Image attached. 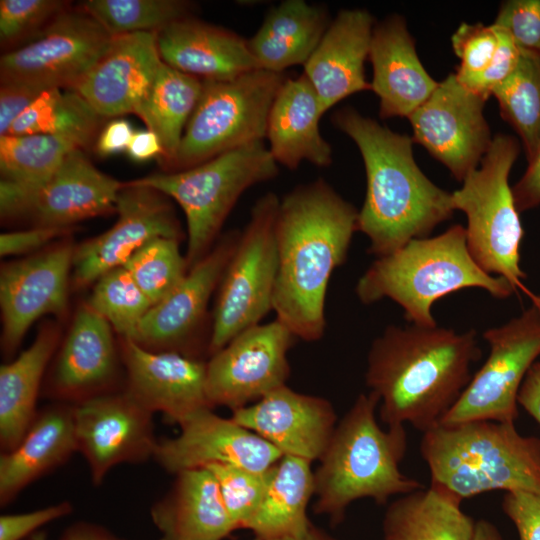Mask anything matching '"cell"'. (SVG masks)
Segmentation results:
<instances>
[{
	"mask_svg": "<svg viewBox=\"0 0 540 540\" xmlns=\"http://www.w3.org/2000/svg\"><path fill=\"white\" fill-rule=\"evenodd\" d=\"M473 540H502V537L492 523L481 519L475 523Z\"/></svg>",
	"mask_w": 540,
	"mask_h": 540,
	"instance_id": "56",
	"label": "cell"
},
{
	"mask_svg": "<svg viewBox=\"0 0 540 540\" xmlns=\"http://www.w3.org/2000/svg\"><path fill=\"white\" fill-rule=\"evenodd\" d=\"M271 468L256 472L227 464L206 467L218 483L224 505L236 529H244L259 507L270 480Z\"/></svg>",
	"mask_w": 540,
	"mask_h": 540,
	"instance_id": "42",
	"label": "cell"
},
{
	"mask_svg": "<svg viewBox=\"0 0 540 540\" xmlns=\"http://www.w3.org/2000/svg\"><path fill=\"white\" fill-rule=\"evenodd\" d=\"M73 511L69 501H62L34 511L0 516V540H24L52 521Z\"/></svg>",
	"mask_w": 540,
	"mask_h": 540,
	"instance_id": "47",
	"label": "cell"
},
{
	"mask_svg": "<svg viewBox=\"0 0 540 540\" xmlns=\"http://www.w3.org/2000/svg\"><path fill=\"white\" fill-rule=\"evenodd\" d=\"M517 402L540 425V361H535L528 370Z\"/></svg>",
	"mask_w": 540,
	"mask_h": 540,
	"instance_id": "53",
	"label": "cell"
},
{
	"mask_svg": "<svg viewBox=\"0 0 540 540\" xmlns=\"http://www.w3.org/2000/svg\"><path fill=\"white\" fill-rule=\"evenodd\" d=\"M526 51L540 54V0L504 1L493 22Z\"/></svg>",
	"mask_w": 540,
	"mask_h": 540,
	"instance_id": "45",
	"label": "cell"
},
{
	"mask_svg": "<svg viewBox=\"0 0 540 540\" xmlns=\"http://www.w3.org/2000/svg\"><path fill=\"white\" fill-rule=\"evenodd\" d=\"M357 222L358 210L321 178L280 199L273 311L296 338L323 337L328 284L347 258Z\"/></svg>",
	"mask_w": 540,
	"mask_h": 540,
	"instance_id": "1",
	"label": "cell"
},
{
	"mask_svg": "<svg viewBox=\"0 0 540 540\" xmlns=\"http://www.w3.org/2000/svg\"><path fill=\"white\" fill-rule=\"evenodd\" d=\"M327 9L304 0H286L267 13L247 40L259 69L275 73L304 64L330 25Z\"/></svg>",
	"mask_w": 540,
	"mask_h": 540,
	"instance_id": "31",
	"label": "cell"
},
{
	"mask_svg": "<svg viewBox=\"0 0 540 540\" xmlns=\"http://www.w3.org/2000/svg\"><path fill=\"white\" fill-rule=\"evenodd\" d=\"M78 141L63 135L29 134L0 137L1 180L21 185L44 183ZM83 149V148H82Z\"/></svg>",
	"mask_w": 540,
	"mask_h": 540,
	"instance_id": "38",
	"label": "cell"
},
{
	"mask_svg": "<svg viewBox=\"0 0 540 540\" xmlns=\"http://www.w3.org/2000/svg\"><path fill=\"white\" fill-rule=\"evenodd\" d=\"M469 287L482 288L499 299L516 290L508 279L481 269L469 252L466 228L456 224L440 235L413 239L376 258L359 278L355 292L363 304L389 298L401 306L412 325L435 327L433 304Z\"/></svg>",
	"mask_w": 540,
	"mask_h": 540,
	"instance_id": "5",
	"label": "cell"
},
{
	"mask_svg": "<svg viewBox=\"0 0 540 540\" xmlns=\"http://www.w3.org/2000/svg\"><path fill=\"white\" fill-rule=\"evenodd\" d=\"M520 137L527 161L540 145V54L522 50L513 72L492 93Z\"/></svg>",
	"mask_w": 540,
	"mask_h": 540,
	"instance_id": "37",
	"label": "cell"
},
{
	"mask_svg": "<svg viewBox=\"0 0 540 540\" xmlns=\"http://www.w3.org/2000/svg\"><path fill=\"white\" fill-rule=\"evenodd\" d=\"M180 239L158 237L138 249L122 266L152 306L165 299L188 273Z\"/></svg>",
	"mask_w": 540,
	"mask_h": 540,
	"instance_id": "41",
	"label": "cell"
},
{
	"mask_svg": "<svg viewBox=\"0 0 540 540\" xmlns=\"http://www.w3.org/2000/svg\"><path fill=\"white\" fill-rule=\"evenodd\" d=\"M481 357L476 332L443 327L388 326L371 344L365 382L379 397L388 426L424 433L438 425L469 384Z\"/></svg>",
	"mask_w": 540,
	"mask_h": 540,
	"instance_id": "2",
	"label": "cell"
},
{
	"mask_svg": "<svg viewBox=\"0 0 540 540\" xmlns=\"http://www.w3.org/2000/svg\"><path fill=\"white\" fill-rule=\"evenodd\" d=\"M253 540H259V539H257V538H254Z\"/></svg>",
	"mask_w": 540,
	"mask_h": 540,
	"instance_id": "60",
	"label": "cell"
},
{
	"mask_svg": "<svg viewBox=\"0 0 540 540\" xmlns=\"http://www.w3.org/2000/svg\"><path fill=\"white\" fill-rule=\"evenodd\" d=\"M460 65L454 73L467 85L483 74L492 64L499 47V31L494 25L461 23L451 38Z\"/></svg>",
	"mask_w": 540,
	"mask_h": 540,
	"instance_id": "43",
	"label": "cell"
},
{
	"mask_svg": "<svg viewBox=\"0 0 540 540\" xmlns=\"http://www.w3.org/2000/svg\"><path fill=\"white\" fill-rule=\"evenodd\" d=\"M420 453L430 485L461 500L493 490L540 492V438L514 423L438 424L423 433Z\"/></svg>",
	"mask_w": 540,
	"mask_h": 540,
	"instance_id": "6",
	"label": "cell"
},
{
	"mask_svg": "<svg viewBox=\"0 0 540 540\" xmlns=\"http://www.w3.org/2000/svg\"><path fill=\"white\" fill-rule=\"evenodd\" d=\"M150 516L161 540H223L236 530L218 483L206 468L175 474L171 488L152 505Z\"/></svg>",
	"mask_w": 540,
	"mask_h": 540,
	"instance_id": "29",
	"label": "cell"
},
{
	"mask_svg": "<svg viewBox=\"0 0 540 540\" xmlns=\"http://www.w3.org/2000/svg\"><path fill=\"white\" fill-rule=\"evenodd\" d=\"M126 371L123 389L150 412L179 426L204 409H214L206 393V361L175 352L147 350L122 339Z\"/></svg>",
	"mask_w": 540,
	"mask_h": 540,
	"instance_id": "21",
	"label": "cell"
},
{
	"mask_svg": "<svg viewBox=\"0 0 540 540\" xmlns=\"http://www.w3.org/2000/svg\"><path fill=\"white\" fill-rule=\"evenodd\" d=\"M322 115L318 95L306 75L288 77L273 102L267 124L269 151L277 164L290 170L302 161L318 167L331 165L332 148L319 130Z\"/></svg>",
	"mask_w": 540,
	"mask_h": 540,
	"instance_id": "30",
	"label": "cell"
},
{
	"mask_svg": "<svg viewBox=\"0 0 540 540\" xmlns=\"http://www.w3.org/2000/svg\"><path fill=\"white\" fill-rule=\"evenodd\" d=\"M271 540H336L330 534L324 530L316 527L314 524H310L306 531L301 534L286 536Z\"/></svg>",
	"mask_w": 540,
	"mask_h": 540,
	"instance_id": "57",
	"label": "cell"
},
{
	"mask_svg": "<svg viewBox=\"0 0 540 540\" xmlns=\"http://www.w3.org/2000/svg\"><path fill=\"white\" fill-rule=\"evenodd\" d=\"M59 540H127L95 523L80 521L70 525Z\"/></svg>",
	"mask_w": 540,
	"mask_h": 540,
	"instance_id": "55",
	"label": "cell"
},
{
	"mask_svg": "<svg viewBox=\"0 0 540 540\" xmlns=\"http://www.w3.org/2000/svg\"><path fill=\"white\" fill-rule=\"evenodd\" d=\"M74 247L54 246L29 258L7 263L0 274L1 346L13 354L30 326L41 316H63Z\"/></svg>",
	"mask_w": 540,
	"mask_h": 540,
	"instance_id": "20",
	"label": "cell"
},
{
	"mask_svg": "<svg viewBox=\"0 0 540 540\" xmlns=\"http://www.w3.org/2000/svg\"><path fill=\"white\" fill-rule=\"evenodd\" d=\"M522 177L512 187L515 206L519 213L540 205V145L529 160Z\"/></svg>",
	"mask_w": 540,
	"mask_h": 540,
	"instance_id": "51",
	"label": "cell"
},
{
	"mask_svg": "<svg viewBox=\"0 0 540 540\" xmlns=\"http://www.w3.org/2000/svg\"><path fill=\"white\" fill-rule=\"evenodd\" d=\"M112 39L81 8L66 9L27 44L1 56V81H24L43 90L74 89Z\"/></svg>",
	"mask_w": 540,
	"mask_h": 540,
	"instance_id": "13",
	"label": "cell"
},
{
	"mask_svg": "<svg viewBox=\"0 0 540 540\" xmlns=\"http://www.w3.org/2000/svg\"><path fill=\"white\" fill-rule=\"evenodd\" d=\"M332 123L355 142L364 162L367 186L357 229L369 238L370 254L389 255L452 217V193L421 171L411 137L348 106L333 114Z\"/></svg>",
	"mask_w": 540,
	"mask_h": 540,
	"instance_id": "3",
	"label": "cell"
},
{
	"mask_svg": "<svg viewBox=\"0 0 540 540\" xmlns=\"http://www.w3.org/2000/svg\"><path fill=\"white\" fill-rule=\"evenodd\" d=\"M501 506L515 525L519 540H540V492H506Z\"/></svg>",
	"mask_w": 540,
	"mask_h": 540,
	"instance_id": "48",
	"label": "cell"
},
{
	"mask_svg": "<svg viewBox=\"0 0 540 540\" xmlns=\"http://www.w3.org/2000/svg\"><path fill=\"white\" fill-rule=\"evenodd\" d=\"M485 103L452 73L408 117L413 141L460 182L479 166L493 140L483 113Z\"/></svg>",
	"mask_w": 540,
	"mask_h": 540,
	"instance_id": "16",
	"label": "cell"
},
{
	"mask_svg": "<svg viewBox=\"0 0 540 540\" xmlns=\"http://www.w3.org/2000/svg\"><path fill=\"white\" fill-rule=\"evenodd\" d=\"M295 339L278 319L239 333L206 361V393L215 408L248 406L286 385Z\"/></svg>",
	"mask_w": 540,
	"mask_h": 540,
	"instance_id": "15",
	"label": "cell"
},
{
	"mask_svg": "<svg viewBox=\"0 0 540 540\" xmlns=\"http://www.w3.org/2000/svg\"><path fill=\"white\" fill-rule=\"evenodd\" d=\"M156 42L165 64L201 80H230L259 69L247 40L192 16L162 29Z\"/></svg>",
	"mask_w": 540,
	"mask_h": 540,
	"instance_id": "27",
	"label": "cell"
},
{
	"mask_svg": "<svg viewBox=\"0 0 540 540\" xmlns=\"http://www.w3.org/2000/svg\"><path fill=\"white\" fill-rule=\"evenodd\" d=\"M314 492L311 463L283 455L271 468L263 499L244 529L259 540L303 533L311 524L307 508Z\"/></svg>",
	"mask_w": 540,
	"mask_h": 540,
	"instance_id": "34",
	"label": "cell"
},
{
	"mask_svg": "<svg viewBox=\"0 0 540 540\" xmlns=\"http://www.w3.org/2000/svg\"><path fill=\"white\" fill-rule=\"evenodd\" d=\"M72 228L36 226L28 230L3 233L0 236V254L10 256L33 252L67 234Z\"/></svg>",
	"mask_w": 540,
	"mask_h": 540,
	"instance_id": "50",
	"label": "cell"
},
{
	"mask_svg": "<svg viewBox=\"0 0 540 540\" xmlns=\"http://www.w3.org/2000/svg\"><path fill=\"white\" fill-rule=\"evenodd\" d=\"M179 435L157 441L153 459L168 473L235 465L256 472L269 470L283 456L272 444L230 418L204 409L180 425Z\"/></svg>",
	"mask_w": 540,
	"mask_h": 540,
	"instance_id": "19",
	"label": "cell"
},
{
	"mask_svg": "<svg viewBox=\"0 0 540 540\" xmlns=\"http://www.w3.org/2000/svg\"><path fill=\"white\" fill-rule=\"evenodd\" d=\"M461 502L432 485L401 495L386 509L383 540H473L476 522Z\"/></svg>",
	"mask_w": 540,
	"mask_h": 540,
	"instance_id": "33",
	"label": "cell"
},
{
	"mask_svg": "<svg viewBox=\"0 0 540 540\" xmlns=\"http://www.w3.org/2000/svg\"><path fill=\"white\" fill-rule=\"evenodd\" d=\"M375 20L365 9L338 12L304 64L323 114L344 98L371 90L364 63L369 58Z\"/></svg>",
	"mask_w": 540,
	"mask_h": 540,
	"instance_id": "25",
	"label": "cell"
},
{
	"mask_svg": "<svg viewBox=\"0 0 540 540\" xmlns=\"http://www.w3.org/2000/svg\"><path fill=\"white\" fill-rule=\"evenodd\" d=\"M490 353L439 424L490 420L514 423L522 382L540 355V308L484 332Z\"/></svg>",
	"mask_w": 540,
	"mask_h": 540,
	"instance_id": "11",
	"label": "cell"
},
{
	"mask_svg": "<svg viewBox=\"0 0 540 540\" xmlns=\"http://www.w3.org/2000/svg\"><path fill=\"white\" fill-rule=\"evenodd\" d=\"M124 184L98 170L82 148H75L40 185L1 180V217H26L42 227H72L77 222L116 212Z\"/></svg>",
	"mask_w": 540,
	"mask_h": 540,
	"instance_id": "12",
	"label": "cell"
},
{
	"mask_svg": "<svg viewBox=\"0 0 540 540\" xmlns=\"http://www.w3.org/2000/svg\"><path fill=\"white\" fill-rule=\"evenodd\" d=\"M24 540H48V538L45 532L38 531Z\"/></svg>",
	"mask_w": 540,
	"mask_h": 540,
	"instance_id": "58",
	"label": "cell"
},
{
	"mask_svg": "<svg viewBox=\"0 0 540 540\" xmlns=\"http://www.w3.org/2000/svg\"><path fill=\"white\" fill-rule=\"evenodd\" d=\"M203 80L178 71L163 61L134 114L154 132L162 145L165 171L176 159L186 125L199 101Z\"/></svg>",
	"mask_w": 540,
	"mask_h": 540,
	"instance_id": "35",
	"label": "cell"
},
{
	"mask_svg": "<svg viewBox=\"0 0 540 540\" xmlns=\"http://www.w3.org/2000/svg\"><path fill=\"white\" fill-rule=\"evenodd\" d=\"M133 134L134 131L129 121L115 118L101 130L95 145L96 151L103 157L127 151Z\"/></svg>",
	"mask_w": 540,
	"mask_h": 540,
	"instance_id": "52",
	"label": "cell"
},
{
	"mask_svg": "<svg viewBox=\"0 0 540 540\" xmlns=\"http://www.w3.org/2000/svg\"><path fill=\"white\" fill-rule=\"evenodd\" d=\"M277 162L264 141L222 153L189 169L155 173L131 182L174 199L187 223L188 269L204 258L240 196L251 186L278 175Z\"/></svg>",
	"mask_w": 540,
	"mask_h": 540,
	"instance_id": "7",
	"label": "cell"
},
{
	"mask_svg": "<svg viewBox=\"0 0 540 540\" xmlns=\"http://www.w3.org/2000/svg\"><path fill=\"white\" fill-rule=\"evenodd\" d=\"M116 213L118 219L110 229L74 248V287H86L122 267L154 238L183 237L168 197L151 187L126 182L118 194Z\"/></svg>",
	"mask_w": 540,
	"mask_h": 540,
	"instance_id": "18",
	"label": "cell"
},
{
	"mask_svg": "<svg viewBox=\"0 0 540 540\" xmlns=\"http://www.w3.org/2000/svg\"><path fill=\"white\" fill-rule=\"evenodd\" d=\"M368 59L373 69L371 90L379 97V115L383 119L408 118L439 84L422 65L400 15L375 24Z\"/></svg>",
	"mask_w": 540,
	"mask_h": 540,
	"instance_id": "26",
	"label": "cell"
},
{
	"mask_svg": "<svg viewBox=\"0 0 540 540\" xmlns=\"http://www.w3.org/2000/svg\"><path fill=\"white\" fill-rule=\"evenodd\" d=\"M288 77L255 69L230 80H203L170 171H181L222 153L263 141L273 102Z\"/></svg>",
	"mask_w": 540,
	"mask_h": 540,
	"instance_id": "9",
	"label": "cell"
},
{
	"mask_svg": "<svg viewBox=\"0 0 540 540\" xmlns=\"http://www.w3.org/2000/svg\"><path fill=\"white\" fill-rule=\"evenodd\" d=\"M101 119L76 91L52 88L41 93L19 115L6 135H63L85 148L93 141Z\"/></svg>",
	"mask_w": 540,
	"mask_h": 540,
	"instance_id": "36",
	"label": "cell"
},
{
	"mask_svg": "<svg viewBox=\"0 0 540 540\" xmlns=\"http://www.w3.org/2000/svg\"><path fill=\"white\" fill-rule=\"evenodd\" d=\"M379 397L361 393L337 423L314 471L316 514L341 523L350 504L369 498L386 504L392 496L423 488L399 468L407 451L404 425L382 429L376 419Z\"/></svg>",
	"mask_w": 540,
	"mask_h": 540,
	"instance_id": "4",
	"label": "cell"
},
{
	"mask_svg": "<svg viewBox=\"0 0 540 540\" xmlns=\"http://www.w3.org/2000/svg\"><path fill=\"white\" fill-rule=\"evenodd\" d=\"M87 305L106 319L121 339L132 341L152 307L124 267L106 272L95 282Z\"/></svg>",
	"mask_w": 540,
	"mask_h": 540,
	"instance_id": "40",
	"label": "cell"
},
{
	"mask_svg": "<svg viewBox=\"0 0 540 540\" xmlns=\"http://www.w3.org/2000/svg\"><path fill=\"white\" fill-rule=\"evenodd\" d=\"M44 91L24 81H1L0 137L7 134L19 115Z\"/></svg>",
	"mask_w": 540,
	"mask_h": 540,
	"instance_id": "49",
	"label": "cell"
},
{
	"mask_svg": "<svg viewBox=\"0 0 540 540\" xmlns=\"http://www.w3.org/2000/svg\"><path fill=\"white\" fill-rule=\"evenodd\" d=\"M519 152L514 137L497 134L479 166L452 193V200L454 209L467 217V246L474 261L486 273L527 291L520 266L523 228L508 180Z\"/></svg>",
	"mask_w": 540,
	"mask_h": 540,
	"instance_id": "8",
	"label": "cell"
},
{
	"mask_svg": "<svg viewBox=\"0 0 540 540\" xmlns=\"http://www.w3.org/2000/svg\"><path fill=\"white\" fill-rule=\"evenodd\" d=\"M126 152L133 161L144 162L158 156L161 158L163 149L158 136L146 129L134 132Z\"/></svg>",
	"mask_w": 540,
	"mask_h": 540,
	"instance_id": "54",
	"label": "cell"
},
{
	"mask_svg": "<svg viewBox=\"0 0 540 540\" xmlns=\"http://www.w3.org/2000/svg\"><path fill=\"white\" fill-rule=\"evenodd\" d=\"M59 330L47 325L12 362L0 367V448L14 449L36 416L44 371L57 349Z\"/></svg>",
	"mask_w": 540,
	"mask_h": 540,
	"instance_id": "32",
	"label": "cell"
},
{
	"mask_svg": "<svg viewBox=\"0 0 540 540\" xmlns=\"http://www.w3.org/2000/svg\"><path fill=\"white\" fill-rule=\"evenodd\" d=\"M231 419L262 437L283 455L310 463L319 461L338 423L329 400L296 392L287 385L232 411Z\"/></svg>",
	"mask_w": 540,
	"mask_h": 540,
	"instance_id": "22",
	"label": "cell"
},
{
	"mask_svg": "<svg viewBox=\"0 0 540 540\" xmlns=\"http://www.w3.org/2000/svg\"><path fill=\"white\" fill-rule=\"evenodd\" d=\"M80 8L112 37L158 33L171 23L192 16L193 4L183 0H87Z\"/></svg>",
	"mask_w": 540,
	"mask_h": 540,
	"instance_id": "39",
	"label": "cell"
},
{
	"mask_svg": "<svg viewBox=\"0 0 540 540\" xmlns=\"http://www.w3.org/2000/svg\"><path fill=\"white\" fill-rule=\"evenodd\" d=\"M77 452L86 459L91 481L102 484L120 464H141L153 458L157 439L153 413L124 389L74 405Z\"/></svg>",
	"mask_w": 540,
	"mask_h": 540,
	"instance_id": "17",
	"label": "cell"
},
{
	"mask_svg": "<svg viewBox=\"0 0 540 540\" xmlns=\"http://www.w3.org/2000/svg\"><path fill=\"white\" fill-rule=\"evenodd\" d=\"M117 369L112 326L85 304L59 350L47 393L57 403L76 405L118 391L113 388Z\"/></svg>",
	"mask_w": 540,
	"mask_h": 540,
	"instance_id": "23",
	"label": "cell"
},
{
	"mask_svg": "<svg viewBox=\"0 0 540 540\" xmlns=\"http://www.w3.org/2000/svg\"><path fill=\"white\" fill-rule=\"evenodd\" d=\"M161 63L156 33L113 37L104 55L72 90L102 118L134 113Z\"/></svg>",
	"mask_w": 540,
	"mask_h": 540,
	"instance_id": "24",
	"label": "cell"
},
{
	"mask_svg": "<svg viewBox=\"0 0 540 540\" xmlns=\"http://www.w3.org/2000/svg\"><path fill=\"white\" fill-rule=\"evenodd\" d=\"M280 198L268 192L253 205L217 289L209 356L273 311L278 273L275 223Z\"/></svg>",
	"mask_w": 540,
	"mask_h": 540,
	"instance_id": "10",
	"label": "cell"
},
{
	"mask_svg": "<svg viewBox=\"0 0 540 540\" xmlns=\"http://www.w3.org/2000/svg\"><path fill=\"white\" fill-rule=\"evenodd\" d=\"M77 452L74 405L57 403L37 411L18 445L0 456V505L66 463Z\"/></svg>",
	"mask_w": 540,
	"mask_h": 540,
	"instance_id": "28",
	"label": "cell"
},
{
	"mask_svg": "<svg viewBox=\"0 0 540 540\" xmlns=\"http://www.w3.org/2000/svg\"><path fill=\"white\" fill-rule=\"evenodd\" d=\"M530 297L532 299V303L537 305L540 308V295L530 294Z\"/></svg>",
	"mask_w": 540,
	"mask_h": 540,
	"instance_id": "59",
	"label": "cell"
},
{
	"mask_svg": "<svg viewBox=\"0 0 540 540\" xmlns=\"http://www.w3.org/2000/svg\"><path fill=\"white\" fill-rule=\"evenodd\" d=\"M61 0H1L0 41L2 46L12 45L37 34L60 13L68 9Z\"/></svg>",
	"mask_w": 540,
	"mask_h": 540,
	"instance_id": "44",
	"label": "cell"
},
{
	"mask_svg": "<svg viewBox=\"0 0 540 540\" xmlns=\"http://www.w3.org/2000/svg\"><path fill=\"white\" fill-rule=\"evenodd\" d=\"M496 27L499 31V47L494 61L483 74L464 85L486 101L494 89L513 72L522 52L505 30Z\"/></svg>",
	"mask_w": 540,
	"mask_h": 540,
	"instance_id": "46",
	"label": "cell"
},
{
	"mask_svg": "<svg viewBox=\"0 0 540 540\" xmlns=\"http://www.w3.org/2000/svg\"><path fill=\"white\" fill-rule=\"evenodd\" d=\"M241 231L220 236L210 252L188 270L182 282L153 305L139 324L133 340L155 352H175L202 359L209 355L203 331L208 305L237 246ZM203 360V359H202Z\"/></svg>",
	"mask_w": 540,
	"mask_h": 540,
	"instance_id": "14",
	"label": "cell"
}]
</instances>
